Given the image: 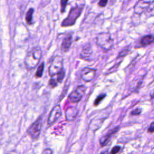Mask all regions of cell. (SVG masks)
Instances as JSON below:
<instances>
[{
	"label": "cell",
	"mask_w": 154,
	"mask_h": 154,
	"mask_svg": "<svg viewBox=\"0 0 154 154\" xmlns=\"http://www.w3.org/2000/svg\"><path fill=\"white\" fill-rule=\"evenodd\" d=\"M148 132L149 133H151L152 134L154 131V125H153V122H152V124H150L149 128H148V130H147Z\"/></svg>",
	"instance_id": "4316f807"
},
{
	"label": "cell",
	"mask_w": 154,
	"mask_h": 154,
	"mask_svg": "<svg viewBox=\"0 0 154 154\" xmlns=\"http://www.w3.org/2000/svg\"><path fill=\"white\" fill-rule=\"evenodd\" d=\"M106 119V117H95L93 119H92L90 125H89V128L90 129L95 131H97L100 127L102 126V124L104 122V120Z\"/></svg>",
	"instance_id": "4fadbf2b"
},
{
	"label": "cell",
	"mask_w": 154,
	"mask_h": 154,
	"mask_svg": "<svg viewBox=\"0 0 154 154\" xmlns=\"http://www.w3.org/2000/svg\"><path fill=\"white\" fill-rule=\"evenodd\" d=\"M34 9L30 8L28 12L26 13V16H25V20L26 22L28 25H31L32 24V20H33V14L34 13Z\"/></svg>",
	"instance_id": "2e32d148"
},
{
	"label": "cell",
	"mask_w": 154,
	"mask_h": 154,
	"mask_svg": "<svg viewBox=\"0 0 154 154\" xmlns=\"http://www.w3.org/2000/svg\"><path fill=\"white\" fill-rule=\"evenodd\" d=\"M92 54V46L90 43H87L83 46L80 54V56L81 59L89 58Z\"/></svg>",
	"instance_id": "5bb4252c"
},
{
	"label": "cell",
	"mask_w": 154,
	"mask_h": 154,
	"mask_svg": "<svg viewBox=\"0 0 154 154\" xmlns=\"http://www.w3.org/2000/svg\"><path fill=\"white\" fill-rule=\"evenodd\" d=\"M153 42V35H149L144 36L141 39L140 43L143 46H147L152 43Z\"/></svg>",
	"instance_id": "9a60e30c"
},
{
	"label": "cell",
	"mask_w": 154,
	"mask_h": 154,
	"mask_svg": "<svg viewBox=\"0 0 154 154\" xmlns=\"http://www.w3.org/2000/svg\"><path fill=\"white\" fill-rule=\"evenodd\" d=\"M96 43L101 48L106 51H108L113 46L114 40L110 34L101 33L96 37Z\"/></svg>",
	"instance_id": "3957f363"
},
{
	"label": "cell",
	"mask_w": 154,
	"mask_h": 154,
	"mask_svg": "<svg viewBox=\"0 0 154 154\" xmlns=\"http://www.w3.org/2000/svg\"><path fill=\"white\" fill-rule=\"evenodd\" d=\"M86 89V87L85 85H79L75 90H74L68 96V100L74 102V103H77V102H80L84 96Z\"/></svg>",
	"instance_id": "8992f818"
},
{
	"label": "cell",
	"mask_w": 154,
	"mask_h": 154,
	"mask_svg": "<svg viewBox=\"0 0 154 154\" xmlns=\"http://www.w3.org/2000/svg\"><path fill=\"white\" fill-rule=\"evenodd\" d=\"M121 150V147L119 146H116L112 148L110 152V154H117Z\"/></svg>",
	"instance_id": "ffe728a7"
},
{
	"label": "cell",
	"mask_w": 154,
	"mask_h": 154,
	"mask_svg": "<svg viewBox=\"0 0 154 154\" xmlns=\"http://www.w3.org/2000/svg\"><path fill=\"white\" fill-rule=\"evenodd\" d=\"M44 68H45V63L42 62L38 67L37 71L36 72V78H41L43 75V71H44Z\"/></svg>",
	"instance_id": "e0dca14e"
},
{
	"label": "cell",
	"mask_w": 154,
	"mask_h": 154,
	"mask_svg": "<svg viewBox=\"0 0 154 154\" xmlns=\"http://www.w3.org/2000/svg\"><path fill=\"white\" fill-rule=\"evenodd\" d=\"M63 58L60 56H56L53 58L49 68L48 74L50 77H54L60 73L63 69Z\"/></svg>",
	"instance_id": "277c9868"
},
{
	"label": "cell",
	"mask_w": 154,
	"mask_h": 154,
	"mask_svg": "<svg viewBox=\"0 0 154 154\" xmlns=\"http://www.w3.org/2000/svg\"><path fill=\"white\" fill-rule=\"evenodd\" d=\"M82 7L80 6H76L75 7L71 8L67 18L61 22V26L62 27H67L74 25L77 19L80 16L82 12Z\"/></svg>",
	"instance_id": "7a4b0ae2"
},
{
	"label": "cell",
	"mask_w": 154,
	"mask_h": 154,
	"mask_svg": "<svg viewBox=\"0 0 154 154\" xmlns=\"http://www.w3.org/2000/svg\"><path fill=\"white\" fill-rule=\"evenodd\" d=\"M61 116V109L59 105L56 106L51 111L47 121L49 126L53 125Z\"/></svg>",
	"instance_id": "52a82bcc"
},
{
	"label": "cell",
	"mask_w": 154,
	"mask_h": 154,
	"mask_svg": "<svg viewBox=\"0 0 154 154\" xmlns=\"http://www.w3.org/2000/svg\"><path fill=\"white\" fill-rule=\"evenodd\" d=\"M119 130V127H115L114 128L108 131L104 137H102L100 139L99 141L100 146L101 147H104L106 145H107L110 143L113 137L118 132Z\"/></svg>",
	"instance_id": "30bf717a"
},
{
	"label": "cell",
	"mask_w": 154,
	"mask_h": 154,
	"mask_svg": "<svg viewBox=\"0 0 154 154\" xmlns=\"http://www.w3.org/2000/svg\"><path fill=\"white\" fill-rule=\"evenodd\" d=\"M142 110L141 108H136L135 110H133L131 112V114L132 116H139L142 113Z\"/></svg>",
	"instance_id": "603a6c76"
},
{
	"label": "cell",
	"mask_w": 154,
	"mask_h": 154,
	"mask_svg": "<svg viewBox=\"0 0 154 154\" xmlns=\"http://www.w3.org/2000/svg\"><path fill=\"white\" fill-rule=\"evenodd\" d=\"M78 114V110L76 107L67 108L65 111V118L67 121H73Z\"/></svg>",
	"instance_id": "7c38bea8"
},
{
	"label": "cell",
	"mask_w": 154,
	"mask_h": 154,
	"mask_svg": "<svg viewBox=\"0 0 154 154\" xmlns=\"http://www.w3.org/2000/svg\"><path fill=\"white\" fill-rule=\"evenodd\" d=\"M153 3V1H139L136 3L134 7V12L136 14H141L145 12L151 6L150 4Z\"/></svg>",
	"instance_id": "9c48e42d"
},
{
	"label": "cell",
	"mask_w": 154,
	"mask_h": 154,
	"mask_svg": "<svg viewBox=\"0 0 154 154\" xmlns=\"http://www.w3.org/2000/svg\"><path fill=\"white\" fill-rule=\"evenodd\" d=\"M53 152L51 149H45L42 154H53Z\"/></svg>",
	"instance_id": "484cf974"
},
{
	"label": "cell",
	"mask_w": 154,
	"mask_h": 154,
	"mask_svg": "<svg viewBox=\"0 0 154 154\" xmlns=\"http://www.w3.org/2000/svg\"><path fill=\"white\" fill-rule=\"evenodd\" d=\"M72 43V36L71 34H67L63 40L61 45V51L63 53H66L69 51Z\"/></svg>",
	"instance_id": "8fae6325"
},
{
	"label": "cell",
	"mask_w": 154,
	"mask_h": 154,
	"mask_svg": "<svg viewBox=\"0 0 154 154\" xmlns=\"http://www.w3.org/2000/svg\"><path fill=\"white\" fill-rule=\"evenodd\" d=\"M64 76H65V71L64 69H63L60 73L57 74V78L56 80L57 82H61Z\"/></svg>",
	"instance_id": "d6986e66"
},
{
	"label": "cell",
	"mask_w": 154,
	"mask_h": 154,
	"mask_svg": "<svg viewBox=\"0 0 154 154\" xmlns=\"http://www.w3.org/2000/svg\"><path fill=\"white\" fill-rule=\"evenodd\" d=\"M57 83L58 82H57V80L55 78H51L49 81V85H51V86L52 87H56L57 85Z\"/></svg>",
	"instance_id": "44dd1931"
},
{
	"label": "cell",
	"mask_w": 154,
	"mask_h": 154,
	"mask_svg": "<svg viewBox=\"0 0 154 154\" xmlns=\"http://www.w3.org/2000/svg\"><path fill=\"white\" fill-rule=\"evenodd\" d=\"M100 154H108V151H104V152H101Z\"/></svg>",
	"instance_id": "83f0119b"
},
{
	"label": "cell",
	"mask_w": 154,
	"mask_h": 154,
	"mask_svg": "<svg viewBox=\"0 0 154 154\" xmlns=\"http://www.w3.org/2000/svg\"><path fill=\"white\" fill-rule=\"evenodd\" d=\"M42 127V117H39L36 121L33 123L28 128L27 132L33 140H37L40 135Z\"/></svg>",
	"instance_id": "5b68a950"
},
{
	"label": "cell",
	"mask_w": 154,
	"mask_h": 154,
	"mask_svg": "<svg viewBox=\"0 0 154 154\" xmlns=\"http://www.w3.org/2000/svg\"><path fill=\"white\" fill-rule=\"evenodd\" d=\"M106 94H101V95H99V96L96 98V99L95 100L94 106H98L100 103V102L106 98Z\"/></svg>",
	"instance_id": "ac0fdd59"
},
{
	"label": "cell",
	"mask_w": 154,
	"mask_h": 154,
	"mask_svg": "<svg viewBox=\"0 0 154 154\" xmlns=\"http://www.w3.org/2000/svg\"><path fill=\"white\" fill-rule=\"evenodd\" d=\"M67 3H68L67 1H61L60 4H61V13H64L65 12Z\"/></svg>",
	"instance_id": "7402d4cb"
},
{
	"label": "cell",
	"mask_w": 154,
	"mask_h": 154,
	"mask_svg": "<svg viewBox=\"0 0 154 154\" xmlns=\"http://www.w3.org/2000/svg\"><path fill=\"white\" fill-rule=\"evenodd\" d=\"M108 3V1L107 0H100V1H99L98 3V5L99 6V7H104L107 6Z\"/></svg>",
	"instance_id": "cb8c5ba5"
},
{
	"label": "cell",
	"mask_w": 154,
	"mask_h": 154,
	"mask_svg": "<svg viewBox=\"0 0 154 154\" xmlns=\"http://www.w3.org/2000/svg\"><path fill=\"white\" fill-rule=\"evenodd\" d=\"M128 53V50L127 49H124L123 51H122L121 52L119 53V57H124V56H126Z\"/></svg>",
	"instance_id": "d4e9b609"
},
{
	"label": "cell",
	"mask_w": 154,
	"mask_h": 154,
	"mask_svg": "<svg viewBox=\"0 0 154 154\" xmlns=\"http://www.w3.org/2000/svg\"><path fill=\"white\" fill-rule=\"evenodd\" d=\"M96 70L93 68L85 67H84L81 72V78L85 82H90L92 81L96 76Z\"/></svg>",
	"instance_id": "ba28073f"
},
{
	"label": "cell",
	"mask_w": 154,
	"mask_h": 154,
	"mask_svg": "<svg viewBox=\"0 0 154 154\" xmlns=\"http://www.w3.org/2000/svg\"><path fill=\"white\" fill-rule=\"evenodd\" d=\"M42 51L40 47H35L27 53L24 63L28 69H33L39 64L41 59Z\"/></svg>",
	"instance_id": "6da1fadb"
}]
</instances>
